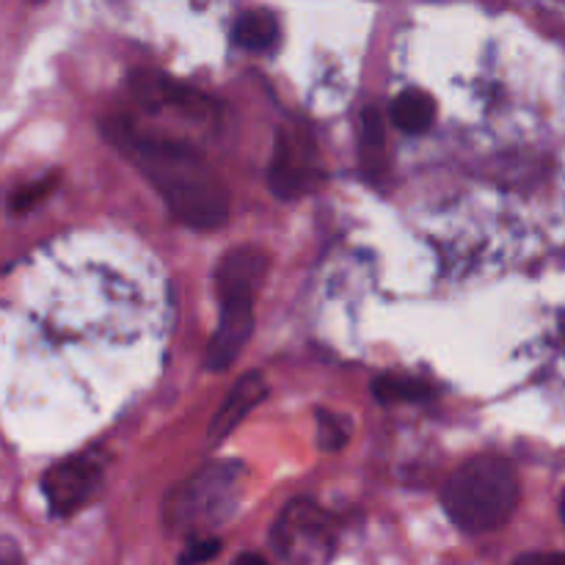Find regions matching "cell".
<instances>
[{"label": "cell", "instance_id": "cell-20", "mask_svg": "<svg viewBox=\"0 0 565 565\" xmlns=\"http://www.w3.org/2000/svg\"><path fill=\"white\" fill-rule=\"evenodd\" d=\"M561 513H563V522H565V494H563V502H561Z\"/></svg>", "mask_w": 565, "mask_h": 565}, {"label": "cell", "instance_id": "cell-7", "mask_svg": "<svg viewBox=\"0 0 565 565\" xmlns=\"http://www.w3.org/2000/svg\"><path fill=\"white\" fill-rule=\"evenodd\" d=\"M105 467H108V456L99 447L75 452V456L53 463L42 475V494L47 500L50 513L53 516H72L81 508H86L103 486Z\"/></svg>", "mask_w": 565, "mask_h": 565}, {"label": "cell", "instance_id": "cell-5", "mask_svg": "<svg viewBox=\"0 0 565 565\" xmlns=\"http://www.w3.org/2000/svg\"><path fill=\"white\" fill-rule=\"evenodd\" d=\"M270 544L287 565H329L337 546V527L323 508L296 500L276 519Z\"/></svg>", "mask_w": 565, "mask_h": 565}, {"label": "cell", "instance_id": "cell-3", "mask_svg": "<svg viewBox=\"0 0 565 565\" xmlns=\"http://www.w3.org/2000/svg\"><path fill=\"white\" fill-rule=\"evenodd\" d=\"M441 505L463 533H491L502 527L519 505L516 469L505 458H472L450 475L441 489Z\"/></svg>", "mask_w": 565, "mask_h": 565}, {"label": "cell", "instance_id": "cell-6", "mask_svg": "<svg viewBox=\"0 0 565 565\" xmlns=\"http://www.w3.org/2000/svg\"><path fill=\"white\" fill-rule=\"evenodd\" d=\"M323 180L318 147L307 127H279L274 143V158L268 166V185L285 202H296L303 193L315 191Z\"/></svg>", "mask_w": 565, "mask_h": 565}, {"label": "cell", "instance_id": "cell-16", "mask_svg": "<svg viewBox=\"0 0 565 565\" xmlns=\"http://www.w3.org/2000/svg\"><path fill=\"white\" fill-rule=\"evenodd\" d=\"M218 552H221L218 539H199V541H193L185 552H182L180 565H202V563L213 561Z\"/></svg>", "mask_w": 565, "mask_h": 565}, {"label": "cell", "instance_id": "cell-19", "mask_svg": "<svg viewBox=\"0 0 565 565\" xmlns=\"http://www.w3.org/2000/svg\"><path fill=\"white\" fill-rule=\"evenodd\" d=\"M235 565H268V563H265L259 555H241L235 561Z\"/></svg>", "mask_w": 565, "mask_h": 565}, {"label": "cell", "instance_id": "cell-18", "mask_svg": "<svg viewBox=\"0 0 565 565\" xmlns=\"http://www.w3.org/2000/svg\"><path fill=\"white\" fill-rule=\"evenodd\" d=\"M0 565H25L22 563L20 546L11 539H0Z\"/></svg>", "mask_w": 565, "mask_h": 565}, {"label": "cell", "instance_id": "cell-17", "mask_svg": "<svg viewBox=\"0 0 565 565\" xmlns=\"http://www.w3.org/2000/svg\"><path fill=\"white\" fill-rule=\"evenodd\" d=\"M516 565H565V555L561 552H533V555L519 557Z\"/></svg>", "mask_w": 565, "mask_h": 565}, {"label": "cell", "instance_id": "cell-10", "mask_svg": "<svg viewBox=\"0 0 565 565\" xmlns=\"http://www.w3.org/2000/svg\"><path fill=\"white\" fill-rule=\"evenodd\" d=\"M276 39H279V22L270 11L263 9L243 11L235 20V28H232V42L243 50H252V53L270 50Z\"/></svg>", "mask_w": 565, "mask_h": 565}, {"label": "cell", "instance_id": "cell-4", "mask_svg": "<svg viewBox=\"0 0 565 565\" xmlns=\"http://www.w3.org/2000/svg\"><path fill=\"white\" fill-rule=\"evenodd\" d=\"M241 461H213L171 494L166 519L180 533H207L235 513L243 486Z\"/></svg>", "mask_w": 565, "mask_h": 565}, {"label": "cell", "instance_id": "cell-15", "mask_svg": "<svg viewBox=\"0 0 565 565\" xmlns=\"http://www.w3.org/2000/svg\"><path fill=\"white\" fill-rule=\"evenodd\" d=\"M318 441L323 450H342L351 439V423L348 417H340V414L331 412H318Z\"/></svg>", "mask_w": 565, "mask_h": 565}, {"label": "cell", "instance_id": "cell-1", "mask_svg": "<svg viewBox=\"0 0 565 565\" xmlns=\"http://www.w3.org/2000/svg\"><path fill=\"white\" fill-rule=\"evenodd\" d=\"M105 136L141 169L177 221L193 230H215L224 224L230 193L196 149L169 138L138 136L125 121H108Z\"/></svg>", "mask_w": 565, "mask_h": 565}, {"label": "cell", "instance_id": "cell-8", "mask_svg": "<svg viewBox=\"0 0 565 565\" xmlns=\"http://www.w3.org/2000/svg\"><path fill=\"white\" fill-rule=\"evenodd\" d=\"M265 395H268V381H265L263 373L252 370V373L243 375V379L230 390L224 406L215 412L207 434L210 441H221L224 436H230L232 430H235L237 425L265 401Z\"/></svg>", "mask_w": 565, "mask_h": 565}, {"label": "cell", "instance_id": "cell-2", "mask_svg": "<svg viewBox=\"0 0 565 565\" xmlns=\"http://www.w3.org/2000/svg\"><path fill=\"white\" fill-rule=\"evenodd\" d=\"M268 274V257L254 246L232 248L215 268V287L221 298V315L215 334L207 345L204 364L213 373H224L235 364L254 331V296Z\"/></svg>", "mask_w": 565, "mask_h": 565}, {"label": "cell", "instance_id": "cell-12", "mask_svg": "<svg viewBox=\"0 0 565 565\" xmlns=\"http://www.w3.org/2000/svg\"><path fill=\"white\" fill-rule=\"evenodd\" d=\"M373 395L384 406H392V403H425L434 397V390L406 375H381L373 381Z\"/></svg>", "mask_w": 565, "mask_h": 565}, {"label": "cell", "instance_id": "cell-11", "mask_svg": "<svg viewBox=\"0 0 565 565\" xmlns=\"http://www.w3.org/2000/svg\"><path fill=\"white\" fill-rule=\"evenodd\" d=\"M392 121L403 132H425L436 121V99L428 92L408 88L392 103Z\"/></svg>", "mask_w": 565, "mask_h": 565}, {"label": "cell", "instance_id": "cell-9", "mask_svg": "<svg viewBox=\"0 0 565 565\" xmlns=\"http://www.w3.org/2000/svg\"><path fill=\"white\" fill-rule=\"evenodd\" d=\"M130 92L138 103L147 110H160V108H196L204 103L202 94H196L193 88L182 86V83L171 81L169 75L154 70H138L130 75Z\"/></svg>", "mask_w": 565, "mask_h": 565}, {"label": "cell", "instance_id": "cell-13", "mask_svg": "<svg viewBox=\"0 0 565 565\" xmlns=\"http://www.w3.org/2000/svg\"><path fill=\"white\" fill-rule=\"evenodd\" d=\"M58 188V174H44L39 177V180H31L25 182V185H20L17 191H11L9 196V210L14 215H22V213H31L33 207H39V204L44 202V199L50 196V193Z\"/></svg>", "mask_w": 565, "mask_h": 565}, {"label": "cell", "instance_id": "cell-14", "mask_svg": "<svg viewBox=\"0 0 565 565\" xmlns=\"http://www.w3.org/2000/svg\"><path fill=\"white\" fill-rule=\"evenodd\" d=\"M386 125L379 108H364L362 116V154L364 160H379L384 154Z\"/></svg>", "mask_w": 565, "mask_h": 565}]
</instances>
